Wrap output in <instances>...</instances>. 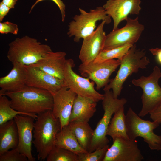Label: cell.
<instances>
[{"mask_svg":"<svg viewBox=\"0 0 161 161\" xmlns=\"http://www.w3.org/2000/svg\"><path fill=\"white\" fill-rule=\"evenodd\" d=\"M77 94L64 86L52 95L53 115L60 122L61 128L68 125L74 102Z\"/></svg>","mask_w":161,"mask_h":161,"instance_id":"17","label":"cell"},{"mask_svg":"<svg viewBox=\"0 0 161 161\" xmlns=\"http://www.w3.org/2000/svg\"><path fill=\"white\" fill-rule=\"evenodd\" d=\"M105 24L102 21L92 33L83 39L79 55L82 63L86 64L93 61L103 49L106 35L103 30Z\"/></svg>","mask_w":161,"mask_h":161,"instance_id":"13","label":"cell"},{"mask_svg":"<svg viewBox=\"0 0 161 161\" xmlns=\"http://www.w3.org/2000/svg\"><path fill=\"white\" fill-rule=\"evenodd\" d=\"M69 124L80 146L88 152L94 130L88 122L73 121L69 122Z\"/></svg>","mask_w":161,"mask_h":161,"instance_id":"24","label":"cell"},{"mask_svg":"<svg viewBox=\"0 0 161 161\" xmlns=\"http://www.w3.org/2000/svg\"><path fill=\"white\" fill-rule=\"evenodd\" d=\"M133 45L127 44L112 49H103L93 62H101L116 58L120 61Z\"/></svg>","mask_w":161,"mask_h":161,"instance_id":"25","label":"cell"},{"mask_svg":"<svg viewBox=\"0 0 161 161\" xmlns=\"http://www.w3.org/2000/svg\"><path fill=\"white\" fill-rule=\"evenodd\" d=\"M120 64L118 59L98 63L92 61L86 64L81 63L79 66L78 70L82 76L93 81L96 85V89L99 90L109 84L110 75Z\"/></svg>","mask_w":161,"mask_h":161,"instance_id":"11","label":"cell"},{"mask_svg":"<svg viewBox=\"0 0 161 161\" xmlns=\"http://www.w3.org/2000/svg\"><path fill=\"white\" fill-rule=\"evenodd\" d=\"M18 133V142L17 148L25 155L29 161H35L32 154V133L35 119L28 115L19 114L14 118Z\"/></svg>","mask_w":161,"mask_h":161,"instance_id":"16","label":"cell"},{"mask_svg":"<svg viewBox=\"0 0 161 161\" xmlns=\"http://www.w3.org/2000/svg\"><path fill=\"white\" fill-rule=\"evenodd\" d=\"M79 10L80 14L73 17V20L69 23L67 32L69 37H74L75 42H78L81 39L92 33L95 30L98 21H105L106 24L111 22V18L106 14L103 7L91 9L89 12L81 8Z\"/></svg>","mask_w":161,"mask_h":161,"instance_id":"5","label":"cell"},{"mask_svg":"<svg viewBox=\"0 0 161 161\" xmlns=\"http://www.w3.org/2000/svg\"><path fill=\"white\" fill-rule=\"evenodd\" d=\"M44 0H37L33 5L32 6L30 13L31 11V10L34 7L38 2L42 1ZM53 1L58 7L61 15V20L63 22L64 21L65 16V4L61 0H51Z\"/></svg>","mask_w":161,"mask_h":161,"instance_id":"31","label":"cell"},{"mask_svg":"<svg viewBox=\"0 0 161 161\" xmlns=\"http://www.w3.org/2000/svg\"><path fill=\"white\" fill-rule=\"evenodd\" d=\"M160 78V69L155 66L148 76H142L132 80V83L140 87L143 92L141 96L142 107L138 114L140 117H143L149 114L161 102V87L158 84Z\"/></svg>","mask_w":161,"mask_h":161,"instance_id":"8","label":"cell"},{"mask_svg":"<svg viewBox=\"0 0 161 161\" xmlns=\"http://www.w3.org/2000/svg\"><path fill=\"white\" fill-rule=\"evenodd\" d=\"M119 69L115 77L111 79L103 90L112 89L114 97L117 98L120 95L123 84L132 74L137 73L140 69L146 68L150 63L144 49H138L133 45L120 61Z\"/></svg>","mask_w":161,"mask_h":161,"instance_id":"3","label":"cell"},{"mask_svg":"<svg viewBox=\"0 0 161 161\" xmlns=\"http://www.w3.org/2000/svg\"><path fill=\"white\" fill-rule=\"evenodd\" d=\"M140 0H108L103 7L113 21L112 30L120 23L126 20L130 14H139L141 9Z\"/></svg>","mask_w":161,"mask_h":161,"instance_id":"15","label":"cell"},{"mask_svg":"<svg viewBox=\"0 0 161 161\" xmlns=\"http://www.w3.org/2000/svg\"><path fill=\"white\" fill-rule=\"evenodd\" d=\"M104 91V98L102 100L104 114L94 130L88 152H92L108 145L109 140L106 137V132L112 116L120 108L124 106L127 102L124 98H114L112 92L110 90Z\"/></svg>","mask_w":161,"mask_h":161,"instance_id":"6","label":"cell"},{"mask_svg":"<svg viewBox=\"0 0 161 161\" xmlns=\"http://www.w3.org/2000/svg\"><path fill=\"white\" fill-rule=\"evenodd\" d=\"M9 47L8 60L12 64L18 63L24 65L35 64L52 51L49 45L27 35L16 38L9 44Z\"/></svg>","mask_w":161,"mask_h":161,"instance_id":"4","label":"cell"},{"mask_svg":"<svg viewBox=\"0 0 161 161\" xmlns=\"http://www.w3.org/2000/svg\"><path fill=\"white\" fill-rule=\"evenodd\" d=\"M27 157L17 148L10 149L0 155V161H28Z\"/></svg>","mask_w":161,"mask_h":161,"instance_id":"29","label":"cell"},{"mask_svg":"<svg viewBox=\"0 0 161 161\" xmlns=\"http://www.w3.org/2000/svg\"><path fill=\"white\" fill-rule=\"evenodd\" d=\"M55 145L78 155L88 152L80 146L69 124L61 128L57 133Z\"/></svg>","mask_w":161,"mask_h":161,"instance_id":"22","label":"cell"},{"mask_svg":"<svg viewBox=\"0 0 161 161\" xmlns=\"http://www.w3.org/2000/svg\"><path fill=\"white\" fill-rule=\"evenodd\" d=\"M153 121L161 123V102L149 114Z\"/></svg>","mask_w":161,"mask_h":161,"instance_id":"32","label":"cell"},{"mask_svg":"<svg viewBox=\"0 0 161 161\" xmlns=\"http://www.w3.org/2000/svg\"><path fill=\"white\" fill-rule=\"evenodd\" d=\"M75 66L72 59L66 60L64 69V81L65 86L77 95L86 97L97 103L102 100L104 94L97 92L95 89L94 82L88 78L81 76L73 70Z\"/></svg>","mask_w":161,"mask_h":161,"instance_id":"9","label":"cell"},{"mask_svg":"<svg viewBox=\"0 0 161 161\" xmlns=\"http://www.w3.org/2000/svg\"><path fill=\"white\" fill-rule=\"evenodd\" d=\"M149 51L152 54L155 56L157 61L161 64V48H151Z\"/></svg>","mask_w":161,"mask_h":161,"instance_id":"34","label":"cell"},{"mask_svg":"<svg viewBox=\"0 0 161 161\" xmlns=\"http://www.w3.org/2000/svg\"><path fill=\"white\" fill-rule=\"evenodd\" d=\"M109 148L107 145L92 152L80 154L78 155L79 161H103Z\"/></svg>","mask_w":161,"mask_h":161,"instance_id":"28","label":"cell"},{"mask_svg":"<svg viewBox=\"0 0 161 161\" xmlns=\"http://www.w3.org/2000/svg\"><path fill=\"white\" fill-rule=\"evenodd\" d=\"M10 99L14 109L27 114L36 120L38 115L52 110L53 106L52 95L48 91L26 86L18 91L5 92Z\"/></svg>","mask_w":161,"mask_h":161,"instance_id":"1","label":"cell"},{"mask_svg":"<svg viewBox=\"0 0 161 161\" xmlns=\"http://www.w3.org/2000/svg\"><path fill=\"white\" fill-rule=\"evenodd\" d=\"M49 110L38 115L34 123L32 143L38 160H44L55 145L56 135L61 130L59 120Z\"/></svg>","mask_w":161,"mask_h":161,"instance_id":"2","label":"cell"},{"mask_svg":"<svg viewBox=\"0 0 161 161\" xmlns=\"http://www.w3.org/2000/svg\"><path fill=\"white\" fill-rule=\"evenodd\" d=\"M125 25L112 30L106 35L103 49H108L127 44L133 45L139 40L144 30L138 17L134 19L128 17Z\"/></svg>","mask_w":161,"mask_h":161,"instance_id":"10","label":"cell"},{"mask_svg":"<svg viewBox=\"0 0 161 161\" xmlns=\"http://www.w3.org/2000/svg\"><path fill=\"white\" fill-rule=\"evenodd\" d=\"M97 103L89 98L77 95L74 102L69 122H88L96 111Z\"/></svg>","mask_w":161,"mask_h":161,"instance_id":"20","label":"cell"},{"mask_svg":"<svg viewBox=\"0 0 161 161\" xmlns=\"http://www.w3.org/2000/svg\"><path fill=\"white\" fill-rule=\"evenodd\" d=\"M47 161H79L78 155L66 149L55 145L46 158Z\"/></svg>","mask_w":161,"mask_h":161,"instance_id":"27","label":"cell"},{"mask_svg":"<svg viewBox=\"0 0 161 161\" xmlns=\"http://www.w3.org/2000/svg\"><path fill=\"white\" fill-rule=\"evenodd\" d=\"M17 0H2V2L10 9L14 8Z\"/></svg>","mask_w":161,"mask_h":161,"instance_id":"35","label":"cell"},{"mask_svg":"<svg viewBox=\"0 0 161 161\" xmlns=\"http://www.w3.org/2000/svg\"><path fill=\"white\" fill-rule=\"evenodd\" d=\"M10 9L2 2L0 3V21L1 22Z\"/></svg>","mask_w":161,"mask_h":161,"instance_id":"33","label":"cell"},{"mask_svg":"<svg viewBox=\"0 0 161 161\" xmlns=\"http://www.w3.org/2000/svg\"><path fill=\"white\" fill-rule=\"evenodd\" d=\"M12 64L13 67L8 74L0 78V96L5 92L18 91L26 86L25 65L18 63Z\"/></svg>","mask_w":161,"mask_h":161,"instance_id":"19","label":"cell"},{"mask_svg":"<svg viewBox=\"0 0 161 161\" xmlns=\"http://www.w3.org/2000/svg\"><path fill=\"white\" fill-rule=\"evenodd\" d=\"M19 114L29 116L13 109L10 106V100L6 96H0V125L14 119L16 115Z\"/></svg>","mask_w":161,"mask_h":161,"instance_id":"26","label":"cell"},{"mask_svg":"<svg viewBox=\"0 0 161 161\" xmlns=\"http://www.w3.org/2000/svg\"><path fill=\"white\" fill-rule=\"evenodd\" d=\"M114 114L108 128L106 135L110 136L113 140L119 137L129 139L127 133L124 106L120 108Z\"/></svg>","mask_w":161,"mask_h":161,"instance_id":"23","label":"cell"},{"mask_svg":"<svg viewBox=\"0 0 161 161\" xmlns=\"http://www.w3.org/2000/svg\"><path fill=\"white\" fill-rule=\"evenodd\" d=\"M143 159L136 140L119 137L113 140L103 161H141Z\"/></svg>","mask_w":161,"mask_h":161,"instance_id":"12","label":"cell"},{"mask_svg":"<svg viewBox=\"0 0 161 161\" xmlns=\"http://www.w3.org/2000/svg\"><path fill=\"white\" fill-rule=\"evenodd\" d=\"M18 133L14 119L0 125V155L17 148Z\"/></svg>","mask_w":161,"mask_h":161,"instance_id":"21","label":"cell"},{"mask_svg":"<svg viewBox=\"0 0 161 161\" xmlns=\"http://www.w3.org/2000/svg\"><path fill=\"white\" fill-rule=\"evenodd\" d=\"M126 120L129 139L135 140L137 137H142L151 150L161 151V136L153 131L159 123L142 119L131 107L129 108L126 115Z\"/></svg>","mask_w":161,"mask_h":161,"instance_id":"7","label":"cell"},{"mask_svg":"<svg viewBox=\"0 0 161 161\" xmlns=\"http://www.w3.org/2000/svg\"><path fill=\"white\" fill-rule=\"evenodd\" d=\"M18 30V26L16 24L9 21L0 23V33L2 34L11 33L16 35Z\"/></svg>","mask_w":161,"mask_h":161,"instance_id":"30","label":"cell"},{"mask_svg":"<svg viewBox=\"0 0 161 161\" xmlns=\"http://www.w3.org/2000/svg\"><path fill=\"white\" fill-rule=\"evenodd\" d=\"M66 55L64 52L52 51L46 54L36 63L29 65L64 80L63 72L66 60Z\"/></svg>","mask_w":161,"mask_h":161,"instance_id":"18","label":"cell"},{"mask_svg":"<svg viewBox=\"0 0 161 161\" xmlns=\"http://www.w3.org/2000/svg\"><path fill=\"white\" fill-rule=\"evenodd\" d=\"M24 66L27 86L47 90L52 95L65 86L64 80L30 65Z\"/></svg>","mask_w":161,"mask_h":161,"instance_id":"14","label":"cell"}]
</instances>
